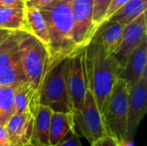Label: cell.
Returning a JSON list of instances; mask_svg holds the SVG:
<instances>
[{
	"label": "cell",
	"mask_w": 147,
	"mask_h": 146,
	"mask_svg": "<svg viewBox=\"0 0 147 146\" xmlns=\"http://www.w3.org/2000/svg\"><path fill=\"white\" fill-rule=\"evenodd\" d=\"M84 66L88 89L92 93L96 106L102 114L119 71L114 58L105 53L95 36L84 47Z\"/></svg>",
	"instance_id": "obj_1"
},
{
	"label": "cell",
	"mask_w": 147,
	"mask_h": 146,
	"mask_svg": "<svg viewBox=\"0 0 147 146\" xmlns=\"http://www.w3.org/2000/svg\"><path fill=\"white\" fill-rule=\"evenodd\" d=\"M40 11L49 36L50 64L78 51L72 39V0H53Z\"/></svg>",
	"instance_id": "obj_2"
},
{
	"label": "cell",
	"mask_w": 147,
	"mask_h": 146,
	"mask_svg": "<svg viewBox=\"0 0 147 146\" xmlns=\"http://www.w3.org/2000/svg\"><path fill=\"white\" fill-rule=\"evenodd\" d=\"M19 50L26 82L40 96L43 80L50 65L48 49L38 39L20 30Z\"/></svg>",
	"instance_id": "obj_3"
},
{
	"label": "cell",
	"mask_w": 147,
	"mask_h": 146,
	"mask_svg": "<svg viewBox=\"0 0 147 146\" xmlns=\"http://www.w3.org/2000/svg\"><path fill=\"white\" fill-rule=\"evenodd\" d=\"M68 58L59 59L52 62L43 80L40 95V104L48 107L53 112H72L66 83Z\"/></svg>",
	"instance_id": "obj_4"
},
{
	"label": "cell",
	"mask_w": 147,
	"mask_h": 146,
	"mask_svg": "<svg viewBox=\"0 0 147 146\" xmlns=\"http://www.w3.org/2000/svg\"><path fill=\"white\" fill-rule=\"evenodd\" d=\"M128 86L117 77L108 102L102 114L106 134L114 138L121 145L127 143V121Z\"/></svg>",
	"instance_id": "obj_5"
},
{
	"label": "cell",
	"mask_w": 147,
	"mask_h": 146,
	"mask_svg": "<svg viewBox=\"0 0 147 146\" xmlns=\"http://www.w3.org/2000/svg\"><path fill=\"white\" fill-rule=\"evenodd\" d=\"M19 31L10 32L0 43V86L26 82L20 59Z\"/></svg>",
	"instance_id": "obj_6"
},
{
	"label": "cell",
	"mask_w": 147,
	"mask_h": 146,
	"mask_svg": "<svg viewBox=\"0 0 147 146\" xmlns=\"http://www.w3.org/2000/svg\"><path fill=\"white\" fill-rule=\"evenodd\" d=\"M66 83L72 113H78L84 106L88 90L84 66V48L76 51L68 58Z\"/></svg>",
	"instance_id": "obj_7"
},
{
	"label": "cell",
	"mask_w": 147,
	"mask_h": 146,
	"mask_svg": "<svg viewBox=\"0 0 147 146\" xmlns=\"http://www.w3.org/2000/svg\"><path fill=\"white\" fill-rule=\"evenodd\" d=\"M72 39L77 50L84 48L97 28L93 22V0H72Z\"/></svg>",
	"instance_id": "obj_8"
},
{
	"label": "cell",
	"mask_w": 147,
	"mask_h": 146,
	"mask_svg": "<svg viewBox=\"0 0 147 146\" xmlns=\"http://www.w3.org/2000/svg\"><path fill=\"white\" fill-rule=\"evenodd\" d=\"M73 115L75 123L78 125L81 134L90 145L107 135L102 114L89 89L82 109L78 113H74Z\"/></svg>",
	"instance_id": "obj_9"
},
{
	"label": "cell",
	"mask_w": 147,
	"mask_h": 146,
	"mask_svg": "<svg viewBox=\"0 0 147 146\" xmlns=\"http://www.w3.org/2000/svg\"><path fill=\"white\" fill-rule=\"evenodd\" d=\"M147 111V74L128 89L127 143L132 141Z\"/></svg>",
	"instance_id": "obj_10"
},
{
	"label": "cell",
	"mask_w": 147,
	"mask_h": 146,
	"mask_svg": "<svg viewBox=\"0 0 147 146\" xmlns=\"http://www.w3.org/2000/svg\"><path fill=\"white\" fill-rule=\"evenodd\" d=\"M145 34H146V11H144L135 20L123 28L121 44L112 55L117 65L119 73L124 68L128 57L139 46Z\"/></svg>",
	"instance_id": "obj_11"
},
{
	"label": "cell",
	"mask_w": 147,
	"mask_h": 146,
	"mask_svg": "<svg viewBox=\"0 0 147 146\" xmlns=\"http://www.w3.org/2000/svg\"><path fill=\"white\" fill-rule=\"evenodd\" d=\"M34 115L30 112L14 113L5 124L11 146H28L33 133Z\"/></svg>",
	"instance_id": "obj_12"
},
{
	"label": "cell",
	"mask_w": 147,
	"mask_h": 146,
	"mask_svg": "<svg viewBox=\"0 0 147 146\" xmlns=\"http://www.w3.org/2000/svg\"><path fill=\"white\" fill-rule=\"evenodd\" d=\"M147 34L142 38L139 46L128 57L124 68L118 75L124 80L128 88L135 84L147 71Z\"/></svg>",
	"instance_id": "obj_13"
},
{
	"label": "cell",
	"mask_w": 147,
	"mask_h": 146,
	"mask_svg": "<svg viewBox=\"0 0 147 146\" xmlns=\"http://www.w3.org/2000/svg\"><path fill=\"white\" fill-rule=\"evenodd\" d=\"M22 31H25L38 39L48 49V32L46 26V22L42 17L40 9L24 4L23 23Z\"/></svg>",
	"instance_id": "obj_14"
},
{
	"label": "cell",
	"mask_w": 147,
	"mask_h": 146,
	"mask_svg": "<svg viewBox=\"0 0 147 146\" xmlns=\"http://www.w3.org/2000/svg\"><path fill=\"white\" fill-rule=\"evenodd\" d=\"M123 28L124 27L118 22L106 21L96 32L94 36L107 55L112 56L118 49L121 41Z\"/></svg>",
	"instance_id": "obj_15"
},
{
	"label": "cell",
	"mask_w": 147,
	"mask_h": 146,
	"mask_svg": "<svg viewBox=\"0 0 147 146\" xmlns=\"http://www.w3.org/2000/svg\"><path fill=\"white\" fill-rule=\"evenodd\" d=\"M53 111L45 105L40 104L34 114L33 133L30 146H51L49 141L50 121Z\"/></svg>",
	"instance_id": "obj_16"
},
{
	"label": "cell",
	"mask_w": 147,
	"mask_h": 146,
	"mask_svg": "<svg viewBox=\"0 0 147 146\" xmlns=\"http://www.w3.org/2000/svg\"><path fill=\"white\" fill-rule=\"evenodd\" d=\"M40 105V96L27 82L15 85L14 113L30 112L35 114Z\"/></svg>",
	"instance_id": "obj_17"
},
{
	"label": "cell",
	"mask_w": 147,
	"mask_h": 146,
	"mask_svg": "<svg viewBox=\"0 0 147 146\" xmlns=\"http://www.w3.org/2000/svg\"><path fill=\"white\" fill-rule=\"evenodd\" d=\"M75 126L76 123L72 112H53L49 132V141L51 146H56L61 143L69 132L75 128Z\"/></svg>",
	"instance_id": "obj_18"
},
{
	"label": "cell",
	"mask_w": 147,
	"mask_h": 146,
	"mask_svg": "<svg viewBox=\"0 0 147 146\" xmlns=\"http://www.w3.org/2000/svg\"><path fill=\"white\" fill-rule=\"evenodd\" d=\"M147 9V0H129L114 13L107 21L120 23L122 27L127 26Z\"/></svg>",
	"instance_id": "obj_19"
},
{
	"label": "cell",
	"mask_w": 147,
	"mask_h": 146,
	"mask_svg": "<svg viewBox=\"0 0 147 146\" xmlns=\"http://www.w3.org/2000/svg\"><path fill=\"white\" fill-rule=\"evenodd\" d=\"M23 9L0 5V28L19 31L22 28Z\"/></svg>",
	"instance_id": "obj_20"
},
{
	"label": "cell",
	"mask_w": 147,
	"mask_h": 146,
	"mask_svg": "<svg viewBox=\"0 0 147 146\" xmlns=\"http://www.w3.org/2000/svg\"><path fill=\"white\" fill-rule=\"evenodd\" d=\"M15 86H0V126H5L14 114Z\"/></svg>",
	"instance_id": "obj_21"
},
{
	"label": "cell",
	"mask_w": 147,
	"mask_h": 146,
	"mask_svg": "<svg viewBox=\"0 0 147 146\" xmlns=\"http://www.w3.org/2000/svg\"><path fill=\"white\" fill-rule=\"evenodd\" d=\"M111 0H93V22L98 28L104 22V17Z\"/></svg>",
	"instance_id": "obj_22"
},
{
	"label": "cell",
	"mask_w": 147,
	"mask_h": 146,
	"mask_svg": "<svg viewBox=\"0 0 147 146\" xmlns=\"http://www.w3.org/2000/svg\"><path fill=\"white\" fill-rule=\"evenodd\" d=\"M56 146H83L80 142L78 134L76 131V127L71 130L65 138V139Z\"/></svg>",
	"instance_id": "obj_23"
},
{
	"label": "cell",
	"mask_w": 147,
	"mask_h": 146,
	"mask_svg": "<svg viewBox=\"0 0 147 146\" xmlns=\"http://www.w3.org/2000/svg\"><path fill=\"white\" fill-rule=\"evenodd\" d=\"M129 0H111L108 9L105 14L104 22H106L114 13H115L121 6H123L125 3H127Z\"/></svg>",
	"instance_id": "obj_24"
},
{
	"label": "cell",
	"mask_w": 147,
	"mask_h": 146,
	"mask_svg": "<svg viewBox=\"0 0 147 146\" xmlns=\"http://www.w3.org/2000/svg\"><path fill=\"white\" fill-rule=\"evenodd\" d=\"M90 146H123L121 145L114 138L105 135L104 137L99 139L98 140L92 143Z\"/></svg>",
	"instance_id": "obj_25"
},
{
	"label": "cell",
	"mask_w": 147,
	"mask_h": 146,
	"mask_svg": "<svg viewBox=\"0 0 147 146\" xmlns=\"http://www.w3.org/2000/svg\"><path fill=\"white\" fill-rule=\"evenodd\" d=\"M1 6L23 9L24 7V0H0Z\"/></svg>",
	"instance_id": "obj_26"
},
{
	"label": "cell",
	"mask_w": 147,
	"mask_h": 146,
	"mask_svg": "<svg viewBox=\"0 0 147 146\" xmlns=\"http://www.w3.org/2000/svg\"><path fill=\"white\" fill-rule=\"evenodd\" d=\"M52 1L53 0H24V4L40 9Z\"/></svg>",
	"instance_id": "obj_27"
},
{
	"label": "cell",
	"mask_w": 147,
	"mask_h": 146,
	"mask_svg": "<svg viewBox=\"0 0 147 146\" xmlns=\"http://www.w3.org/2000/svg\"><path fill=\"white\" fill-rule=\"evenodd\" d=\"M0 146H11L5 126H0Z\"/></svg>",
	"instance_id": "obj_28"
},
{
	"label": "cell",
	"mask_w": 147,
	"mask_h": 146,
	"mask_svg": "<svg viewBox=\"0 0 147 146\" xmlns=\"http://www.w3.org/2000/svg\"><path fill=\"white\" fill-rule=\"evenodd\" d=\"M10 32H13V31H9V30H6V29H3V31L0 32V43L6 38V36L10 33Z\"/></svg>",
	"instance_id": "obj_29"
},
{
	"label": "cell",
	"mask_w": 147,
	"mask_h": 146,
	"mask_svg": "<svg viewBox=\"0 0 147 146\" xmlns=\"http://www.w3.org/2000/svg\"><path fill=\"white\" fill-rule=\"evenodd\" d=\"M3 29H2V28H0V32H1V31H3Z\"/></svg>",
	"instance_id": "obj_30"
},
{
	"label": "cell",
	"mask_w": 147,
	"mask_h": 146,
	"mask_svg": "<svg viewBox=\"0 0 147 146\" xmlns=\"http://www.w3.org/2000/svg\"><path fill=\"white\" fill-rule=\"evenodd\" d=\"M28 146H30V145H28Z\"/></svg>",
	"instance_id": "obj_31"
}]
</instances>
